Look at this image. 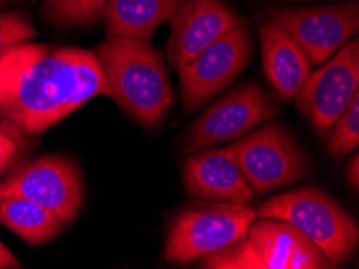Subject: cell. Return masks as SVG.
<instances>
[{
    "mask_svg": "<svg viewBox=\"0 0 359 269\" xmlns=\"http://www.w3.org/2000/svg\"><path fill=\"white\" fill-rule=\"evenodd\" d=\"M276 114V105L258 84H243L210 107L190 126L186 152L192 153L247 136Z\"/></svg>",
    "mask_w": 359,
    "mask_h": 269,
    "instance_id": "8fae6325",
    "label": "cell"
},
{
    "mask_svg": "<svg viewBox=\"0 0 359 269\" xmlns=\"http://www.w3.org/2000/svg\"><path fill=\"white\" fill-rule=\"evenodd\" d=\"M36 36L34 26L25 15L0 12V57Z\"/></svg>",
    "mask_w": 359,
    "mask_h": 269,
    "instance_id": "d6986e66",
    "label": "cell"
},
{
    "mask_svg": "<svg viewBox=\"0 0 359 269\" xmlns=\"http://www.w3.org/2000/svg\"><path fill=\"white\" fill-rule=\"evenodd\" d=\"M359 86V41L355 39L330 57L314 73L297 96V107L320 134L341 117L358 94Z\"/></svg>",
    "mask_w": 359,
    "mask_h": 269,
    "instance_id": "30bf717a",
    "label": "cell"
},
{
    "mask_svg": "<svg viewBox=\"0 0 359 269\" xmlns=\"http://www.w3.org/2000/svg\"><path fill=\"white\" fill-rule=\"evenodd\" d=\"M261 51L266 78L282 98H293L311 73V63L303 48L271 20L259 23Z\"/></svg>",
    "mask_w": 359,
    "mask_h": 269,
    "instance_id": "5bb4252c",
    "label": "cell"
},
{
    "mask_svg": "<svg viewBox=\"0 0 359 269\" xmlns=\"http://www.w3.org/2000/svg\"><path fill=\"white\" fill-rule=\"evenodd\" d=\"M184 184L190 195L208 202H252L255 192L229 147L195 153L184 164Z\"/></svg>",
    "mask_w": 359,
    "mask_h": 269,
    "instance_id": "4fadbf2b",
    "label": "cell"
},
{
    "mask_svg": "<svg viewBox=\"0 0 359 269\" xmlns=\"http://www.w3.org/2000/svg\"><path fill=\"white\" fill-rule=\"evenodd\" d=\"M327 133V150L334 160H341L356 150L359 144V92Z\"/></svg>",
    "mask_w": 359,
    "mask_h": 269,
    "instance_id": "ac0fdd59",
    "label": "cell"
},
{
    "mask_svg": "<svg viewBox=\"0 0 359 269\" xmlns=\"http://www.w3.org/2000/svg\"><path fill=\"white\" fill-rule=\"evenodd\" d=\"M257 218H274L292 224L335 266L350 260L358 247L355 219L318 188H302L271 197L258 208Z\"/></svg>",
    "mask_w": 359,
    "mask_h": 269,
    "instance_id": "3957f363",
    "label": "cell"
},
{
    "mask_svg": "<svg viewBox=\"0 0 359 269\" xmlns=\"http://www.w3.org/2000/svg\"><path fill=\"white\" fill-rule=\"evenodd\" d=\"M177 4L179 0H107L102 15L108 36L149 41Z\"/></svg>",
    "mask_w": 359,
    "mask_h": 269,
    "instance_id": "9a60e30c",
    "label": "cell"
},
{
    "mask_svg": "<svg viewBox=\"0 0 359 269\" xmlns=\"http://www.w3.org/2000/svg\"><path fill=\"white\" fill-rule=\"evenodd\" d=\"M15 126L0 124V176L12 166L15 157L21 148V140Z\"/></svg>",
    "mask_w": 359,
    "mask_h": 269,
    "instance_id": "ffe728a7",
    "label": "cell"
},
{
    "mask_svg": "<svg viewBox=\"0 0 359 269\" xmlns=\"http://www.w3.org/2000/svg\"><path fill=\"white\" fill-rule=\"evenodd\" d=\"M229 148L255 194L285 188L308 173L302 148L279 123L248 133Z\"/></svg>",
    "mask_w": 359,
    "mask_h": 269,
    "instance_id": "8992f818",
    "label": "cell"
},
{
    "mask_svg": "<svg viewBox=\"0 0 359 269\" xmlns=\"http://www.w3.org/2000/svg\"><path fill=\"white\" fill-rule=\"evenodd\" d=\"M243 20L222 0H179L170 16L168 57L179 70Z\"/></svg>",
    "mask_w": 359,
    "mask_h": 269,
    "instance_id": "7c38bea8",
    "label": "cell"
},
{
    "mask_svg": "<svg viewBox=\"0 0 359 269\" xmlns=\"http://www.w3.org/2000/svg\"><path fill=\"white\" fill-rule=\"evenodd\" d=\"M250 58L252 36L247 25L242 23L182 65L177 73L184 112H194L229 86L247 67Z\"/></svg>",
    "mask_w": 359,
    "mask_h": 269,
    "instance_id": "ba28073f",
    "label": "cell"
},
{
    "mask_svg": "<svg viewBox=\"0 0 359 269\" xmlns=\"http://www.w3.org/2000/svg\"><path fill=\"white\" fill-rule=\"evenodd\" d=\"M0 224L31 245H41L62 234L65 224L26 197L0 189Z\"/></svg>",
    "mask_w": 359,
    "mask_h": 269,
    "instance_id": "2e32d148",
    "label": "cell"
},
{
    "mask_svg": "<svg viewBox=\"0 0 359 269\" xmlns=\"http://www.w3.org/2000/svg\"><path fill=\"white\" fill-rule=\"evenodd\" d=\"M8 268H23V265L16 260L7 247L0 242V269H8Z\"/></svg>",
    "mask_w": 359,
    "mask_h": 269,
    "instance_id": "44dd1931",
    "label": "cell"
},
{
    "mask_svg": "<svg viewBox=\"0 0 359 269\" xmlns=\"http://www.w3.org/2000/svg\"><path fill=\"white\" fill-rule=\"evenodd\" d=\"M4 4H5V0H0V7H4Z\"/></svg>",
    "mask_w": 359,
    "mask_h": 269,
    "instance_id": "603a6c76",
    "label": "cell"
},
{
    "mask_svg": "<svg viewBox=\"0 0 359 269\" xmlns=\"http://www.w3.org/2000/svg\"><path fill=\"white\" fill-rule=\"evenodd\" d=\"M359 158H358V153H355V157H353V160L348 164V169H346V174H348V181H350V184L353 188L358 189L359 185Z\"/></svg>",
    "mask_w": 359,
    "mask_h": 269,
    "instance_id": "7402d4cb",
    "label": "cell"
},
{
    "mask_svg": "<svg viewBox=\"0 0 359 269\" xmlns=\"http://www.w3.org/2000/svg\"><path fill=\"white\" fill-rule=\"evenodd\" d=\"M0 189L26 197L53 213L65 226L73 223L84 203V184L73 160L46 155L15 168Z\"/></svg>",
    "mask_w": 359,
    "mask_h": 269,
    "instance_id": "52a82bcc",
    "label": "cell"
},
{
    "mask_svg": "<svg viewBox=\"0 0 359 269\" xmlns=\"http://www.w3.org/2000/svg\"><path fill=\"white\" fill-rule=\"evenodd\" d=\"M288 2H293V0H288Z\"/></svg>",
    "mask_w": 359,
    "mask_h": 269,
    "instance_id": "cb8c5ba5",
    "label": "cell"
},
{
    "mask_svg": "<svg viewBox=\"0 0 359 269\" xmlns=\"http://www.w3.org/2000/svg\"><path fill=\"white\" fill-rule=\"evenodd\" d=\"M97 96L111 98L95 52L23 42L0 57V118L41 134Z\"/></svg>",
    "mask_w": 359,
    "mask_h": 269,
    "instance_id": "6da1fadb",
    "label": "cell"
},
{
    "mask_svg": "<svg viewBox=\"0 0 359 269\" xmlns=\"http://www.w3.org/2000/svg\"><path fill=\"white\" fill-rule=\"evenodd\" d=\"M268 20L280 26L306 53L311 65L325 63L359 29V4L269 10Z\"/></svg>",
    "mask_w": 359,
    "mask_h": 269,
    "instance_id": "9c48e42d",
    "label": "cell"
},
{
    "mask_svg": "<svg viewBox=\"0 0 359 269\" xmlns=\"http://www.w3.org/2000/svg\"><path fill=\"white\" fill-rule=\"evenodd\" d=\"M255 219L257 210L248 203L190 206L179 213L168 230L165 258L176 265L203 260L241 240Z\"/></svg>",
    "mask_w": 359,
    "mask_h": 269,
    "instance_id": "5b68a950",
    "label": "cell"
},
{
    "mask_svg": "<svg viewBox=\"0 0 359 269\" xmlns=\"http://www.w3.org/2000/svg\"><path fill=\"white\" fill-rule=\"evenodd\" d=\"M205 269L335 268L311 240L282 219L259 218L236 244L201 260Z\"/></svg>",
    "mask_w": 359,
    "mask_h": 269,
    "instance_id": "277c9868",
    "label": "cell"
},
{
    "mask_svg": "<svg viewBox=\"0 0 359 269\" xmlns=\"http://www.w3.org/2000/svg\"><path fill=\"white\" fill-rule=\"evenodd\" d=\"M95 53L113 100L140 124L161 123L172 103L171 82L161 53L149 41L111 36L97 46Z\"/></svg>",
    "mask_w": 359,
    "mask_h": 269,
    "instance_id": "7a4b0ae2",
    "label": "cell"
},
{
    "mask_svg": "<svg viewBox=\"0 0 359 269\" xmlns=\"http://www.w3.org/2000/svg\"><path fill=\"white\" fill-rule=\"evenodd\" d=\"M107 0H46L43 15L58 26H86L102 15Z\"/></svg>",
    "mask_w": 359,
    "mask_h": 269,
    "instance_id": "e0dca14e",
    "label": "cell"
}]
</instances>
